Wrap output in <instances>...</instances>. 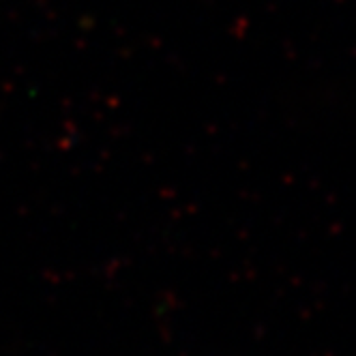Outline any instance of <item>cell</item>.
Wrapping results in <instances>:
<instances>
[]
</instances>
